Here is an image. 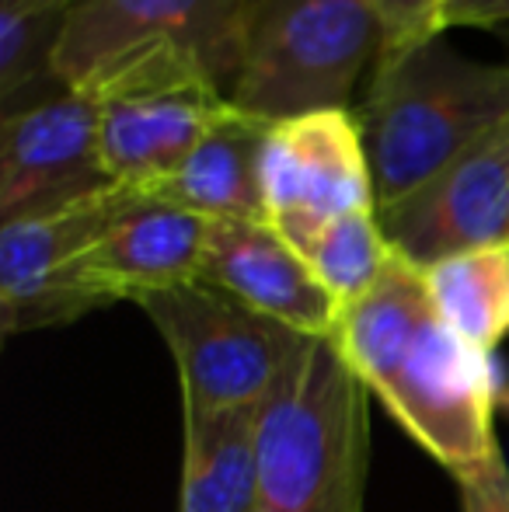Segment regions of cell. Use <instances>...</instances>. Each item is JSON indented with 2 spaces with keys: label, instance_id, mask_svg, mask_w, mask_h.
I'll return each instance as SVG.
<instances>
[{
  "label": "cell",
  "instance_id": "7a4b0ae2",
  "mask_svg": "<svg viewBox=\"0 0 509 512\" xmlns=\"http://www.w3.org/2000/svg\"><path fill=\"white\" fill-rule=\"evenodd\" d=\"M356 119L377 209L391 206L509 122V63L475 60L447 35L381 49Z\"/></svg>",
  "mask_w": 509,
  "mask_h": 512
},
{
  "label": "cell",
  "instance_id": "7c38bea8",
  "mask_svg": "<svg viewBox=\"0 0 509 512\" xmlns=\"http://www.w3.org/2000/svg\"><path fill=\"white\" fill-rule=\"evenodd\" d=\"M210 220L140 196L84 251L67 276L77 317L119 300H143L171 286L196 283L203 272Z\"/></svg>",
  "mask_w": 509,
  "mask_h": 512
},
{
  "label": "cell",
  "instance_id": "9a60e30c",
  "mask_svg": "<svg viewBox=\"0 0 509 512\" xmlns=\"http://www.w3.org/2000/svg\"><path fill=\"white\" fill-rule=\"evenodd\" d=\"M258 408L185 418L178 512H258Z\"/></svg>",
  "mask_w": 509,
  "mask_h": 512
},
{
  "label": "cell",
  "instance_id": "5bb4252c",
  "mask_svg": "<svg viewBox=\"0 0 509 512\" xmlns=\"http://www.w3.org/2000/svg\"><path fill=\"white\" fill-rule=\"evenodd\" d=\"M265 133L269 119L238 108L143 196L189 209L206 220H269L262 192Z\"/></svg>",
  "mask_w": 509,
  "mask_h": 512
},
{
  "label": "cell",
  "instance_id": "603a6c76",
  "mask_svg": "<svg viewBox=\"0 0 509 512\" xmlns=\"http://www.w3.org/2000/svg\"><path fill=\"white\" fill-rule=\"evenodd\" d=\"M70 4H74V0H70Z\"/></svg>",
  "mask_w": 509,
  "mask_h": 512
},
{
  "label": "cell",
  "instance_id": "44dd1931",
  "mask_svg": "<svg viewBox=\"0 0 509 512\" xmlns=\"http://www.w3.org/2000/svg\"><path fill=\"white\" fill-rule=\"evenodd\" d=\"M509 25V0H443L436 35L454 28H503Z\"/></svg>",
  "mask_w": 509,
  "mask_h": 512
},
{
  "label": "cell",
  "instance_id": "ffe728a7",
  "mask_svg": "<svg viewBox=\"0 0 509 512\" xmlns=\"http://www.w3.org/2000/svg\"><path fill=\"white\" fill-rule=\"evenodd\" d=\"M454 481L461 495V512H509V467L503 450H496L482 467Z\"/></svg>",
  "mask_w": 509,
  "mask_h": 512
},
{
  "label": "cell",
  "instance_id": "52a82bcc",
  "mask_svg": "<svg viewBox=\"0 0 509 512\" xmlns=\"http://www.w3.org/2000/svg\"><path fill=\"white\" fill-rule=\"evenodd\" d=\"M98 105L102 168L116 185L147 192L171 175L238 105L185 56H143L88 91Z\"/></svg>",
  "mask_w": 509,
  "mask_h": 512
},
{
  "label": "cell",
  "instance_id": "9c48e42d",
  "mask_svg": "<svg viewBox=\"0 0 509 512\" xmlns=\"http://www.w3.org/2000/svg\"><path fill=\"white\" fill-rule=\"evenodd\" d=\"M377 220L394 255L415 269L509 244V122L398 203L381 206Z\"/></svg>",
  "mask_w": 509,
  "mask_h": 512
},
{
  "label": "cell",
  "instance_id": "3957f363",
  "mask_svg": "<svg viewBox=\"0 0 509 512\" xmlns=\"http://www.w3.org/2000/svg\"><path fill=\"white\" fill-rule=\"evenodd\" d=\"M258 512H367L370 391L311 338L258 408Z\"/></svg>",
  "mask_w": 509,
  "mask_h": 512
},
{
  "label": "cell",
  "instance_id": "8992f818",
  "mask_svg": "<svg viewBox=\"0 0 509 512\" xmlns=\"http://www.w3.org/2000/svg\"><path fill=\"white\" fill-rule=\"evenodd\" d=\"M248 0H74L53 46L63 91H95L143 56H185L231 95L245 53Z\"/></svg>",
  "mask_w": 509,
  "mask_h": 512
},
{
  "label": "cell",
  "instance_id": "277c9868",
  "mask_svg": "<svg viewBox=\"0 0 509 512\" xmlns=\"http://www.w3.org/2000/svg\"><path fill=\"white\" fill-rule=\"evenodd\" d=\"M377 53L381 25L367 0H248L231 102L269 122L349 108Z\"/></svg>",
  "mask_w": 509,
  "mask_h": 512
},
{
  "label": "cell",
  "instance_id": "4fadbf2b",
  "mask_svg": "<svg viewBox=\"0 0 509 512\" xmlns=\"http://www.w3.org/2000/svg\"><path fill=\"white\" fill-rule=\"evenodd\" d=\"M199 279L311 338H332L339 321L335 300L269 220H210Z\"/></svg>",
  "mask_w": 509,
  "mask_h": 512
},
{
  "label": "cell",
  "instance_id": "2e32d148",
  "mask_svg": "<svg viewBox=\"0 0 509 512\" xmlns=\"http://www.w3.org/2000/svg\"><path fill=\"white\" fill-rule=\"evenodd\" d=\"M436 314L475 349L489 352L509 335V244L464 251L422 269Z\"/></svg>",
  "mask_w": 509,
  "mask_h": 512
},
{
  "label": "cell",
  "instance_id": "e0dca14e",
  "mask_svg": "<svg viewBox=\"0 0 509 512\" xmlns=\"http://www.w3.org/2000/svg\"><path fill=\"white\" fill-rule=\"evenodd\" d=\"M290 244L300 251L307 269L339 310L360 300L381 279L394 255L377 220V209H356V213L325 220L297 234Z\"/></svg>",
  "mask_w": 509,
  "mask_h": 512
},
{
  "label": "cell",
  "instance_id": "ac0fdd59",
  "mask_svg": "<svg viewBox=\"0 0 509 512\" xmlns=\"http://www.w3.org/2000/svg\"><path fill=\"white\" fill-rule=\"evenodd\" d=\"M70 0H0V102L4 112L35 105V91H63L53 77V46Z\"/></svg>",
  "mask_w": 509,
  "mask_h": 512
},
{
  "label": "cell",
  "instance_id": "d6986e66",
  "mask_svg": "<svg viewBox=\"0 0 509 512\" xmlns=\"http://www.w3.org/2000/svg\"><path fill=\"white\" fill-rule=\"evenodd\" d=\"M367 4L381 25V49H391L436 35L443 0H367Z\"/></svg>",
  "mask_w": 509,
  "mask_h": 512
},
{
  "label": "cell",
  "instance_id": "6da1fadb",
  "mask_svg": "<svg viewBox=\"0 0 509 512\" xmlns=\"http://www.w3.org/2000/svg\"><path fill=\"white\" fill-rule=\"evenodd\" d=\"M332 342L443 471L461 478L499 450L489 352L436 314L426 276L412 262L391 255L381 279L339 310Z\"/></svg>",
  "mask_w": 509,
  "mask_h": 512
},
{
  "label": "cell",
  "instance_id": "30bf717a",
  "mask_svg": "<svg viewBox=\"0 0 509 512\" xmlns=\"http://www.w3.org/2000/svg\"><path fill=\"white\" fill-rule=\"evenodd\" d=\"M140 196L109 185L77 203L0 223V324L7 338L77 321L67 297L70 269Z\"/></svg>",
  "mask_w": 509,
  "mask_h": 512
},
{
  "label": "cell",
  "instance_id": "ba28073f",
  "mask_svg": "<svg viewBox=\"0 0 509 512\" xmlns=\"http://www.w3.org/2000/svg\"><path fill=\"white\" fill-rule=\"evenodd\" d=\"M269 223L293 241L356 209H377L374 171L356 112L314 108L269 122L262 147Z\"/></svg>",
  "mask_w": 509,
  "mask_h": 512
},
{
  "label": "cell",
  "instance_id": "7402d4cb",
  "mask_svg": "<svg viewBox=\"0 0 509 512\" xmlns=\"http://www.w3.org/2000/svg\"><path fill=\"white\" fill-rule=\"evenodd\" d=\"M499 408L509 411V387H506V391H499Z\"/></svg>",
  "mask_w": 509,
  "mask_h": 512
},
{
  "label": "cell",
  "instance_id": "5b68a950",
  "mask_svg": "<svg viewBox=\"0 0 509 512\" xmlns=\"http://www.w3.org/2000/svg\"><path fill=\"white\" fill-rule=\"evenodd\" d=\"M136 304L175 356L185 418L262 405L311 342L203 279Z\"/></svg>",
  "mask_w": 509,
  "mask_h": 512
},
{
  "label": "cell",
  "instance_id": "8fae6325",
  "mask_svg": "<svg viewBox=\"0 0 509 512\" xmlns=\"http://www.w3.org/2000/svg\"><path fill=\"white\" fill-rule=\"evenodd\" d=\"M116 185L102 168L98 105L81 91H60L39 105L4 112L0 126V216L46 213Z\"/></svg>",
  "mask_w": 509,
  "mask_h": 512
}]
</instances>
